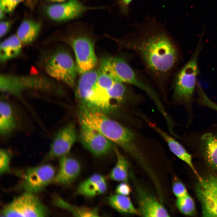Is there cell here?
I'll list each match as a JSON object with an SVG mask.
<instances>
[{
	"label": "cell",
	"mask_w": 217,
	"mask_h": 217,
	"mask_svg": "<svg viewBox=\"0 0 217 217\" xmlns=\"http://www.w3.org/2000/svg\"><path fill=\"white\" fill-rule=\"evenodd\" d=\"M48 1L52 2H65L67 0H47Z\"/></svg>",
	"instance_id": "obj_33"
},
{
	"label": "cell",
	"mask_w": 217,
	"mask_h": 217,
	"mask_svg": "<svg viewBox=\"0 0 217 217\" xmlns=\"http://www.w3.org/2000/svg\"><path fill=\"white\" fill-rule=\"evenodd\" d=\"M149 125L158 133L167 143L171 152L180 159L186 163L191 168L197 177V173L192 162V157L184 147L170 135L159 128L155 124L148 122Z\"/></svg>",
	"instance_id": "obj_17"
},
{
	"label": "cell",
	"mask_w": 217,
	"mask_h": 217,
	"mask_svg": "<svg viewBox=\"0 0 217 217\" xmlns=\"http://www.w3.org/2000/svg\"><path fill=\"white\" fill-rule=\"evenodd\" d=\"M115 151L117 162L109 174V178L115 181L127 182L128 169L127 161L117 149H115Z\"/></svg>",
	"instance_id": "obj_22"
},
{
	"label": "cell",
	"mask_w": 217,
	"mask_h": 217,
	"mask_svg": "<svg viewBox=\"0 0 217 217\" xmlns=\"http://www.w3.org/2000/svg\"><path fill=\"white\" fill-rule=\"evenodd\" d=\"M11 22L8 21H2L0 24V37H3L9 31L11 26Z\"/></svg>",
	"instance_id": "obj_30"
},
{
	"label": "cell",
	"mask_w": 217,
	"mask_h": 217,
	"mask_svg": "<svg viewBox=\"0 0 217 217\" xmlns=\"http://www.w3.org/2000/svg\"><path fill=\"white\" fill-rule=\"evenodd\" d=\"M119 42L121 48L139 56L154 82L164 91L180 57L178 46L172 38L165 31H153Z\"/></svg>",
	"instance_id": "obj_1"
},
{
	"label": "cell",
	"mask_w": 217,
	"mask_h": 217,
	"mask_svg": "<svg viewBox=\"0 0 217 217\" xmlns=\"http://www.w3.org/2000/svg\"><path fill=\"white\" fill-rule=\"evenodd\" d=\"M46 208L33 193L26 192L15 198L2 212L5 217H44Z\"/></svg>",
	"instance_id": "obj_6"
},
{
	"label": "cell",
	"mask_w": 217,
	"mask_h": 217,
	"mask_svg": "<svg viewBox=\"0 0 217 217\" xmlns=\"http://www.w3.org/2000/svg\"><path fill=\"white\" fill-rule=\"evenodd\" d=\"M67 42L75 54L78 73L80 75L94 68L98 61L93 40L85 35L70 37Z\"/></svg>",
	"instance_id": "obj_7"
},
{
	"label": "cell",
	"mask_w": 217,
	"mask_h": 217,
	"mask_svg": "<svg viewBox=\"0 0 217 217\" xmlns=\"http://www.w3.org/2000/svg\"><path fill=\"white\" fill-rule=\"evenodd\" d=\"M79 108L80 122L96 129L133 157L140 154V142L132 130L110 118L102 112L80 105Z\"/></svg>",
	"instance_id": "obj_2"
},
{
	"label": "cell",
	"mask_w": 217,
	"mask_h": 217,
	"mask_svg": "<svg viewBox=\"0 0 217 217\" xmlns=\"http://www.w3.org/2000/svg\"><path fill=\"white\" fill-rule=\"evenodd\" d=\"M195 193L203 216L217 217V175L198 178Z\"/></svg>",
	"instance_id": "obj_8"
},
{
	"label": "cell",
	"mask_w": 217,
	"mask_h": 217,
	"mask_svg": "<svg viewBox=\"0 0 217 217\" xmlns=\"http://www.w3.org/2000/svg\"><path fill=\"white\" fill-rule=\"evenodd\" d=\"M40 28V24L39 23L25 20L22 22L19 27L17 36L22 44H29L36 39Z\"/></svg>",
	"instance_id": "obj_20"
},
{
	"label": "cell",
	"mask_w": 217,
	"mask_h": 217,
	"mask_svg": "<svg viewBox=\"0 0 217 217\" xmlns=\"http://www.w3.org/2000/svg\"><path fill=\"white\" fill-rule=\"evenodd\" d=\"M5 13L3 10L0 9V18L2 20L5 17Z\"/></svg>",
	"instance_id": "obj_32"
},
{
	"label": "cell",
	"mask_w": 217,
	"mask_h": 217,
	"mask_svg": "<svg viewBox=\"0 0 217 217\" xmlns=\"http://www.w3.org/2000/svg\"><path fill=\"white\" fill-rule=\"evenodd\" d=\"M55 203L58 206L69 211L75 216L80 217H97L99 216L96 208L76 206L66 202L61 198L55 197Z\"/></svg>",
	"instance_id": "obj_23"
},
{
	"label": "cell",
	"mask_w": 217,
	"mask_h": 217,
	"mask_svg": "<svg viewBox=\"0 0 217 217\" xmlns=\"http://www.w3.org/2000/svg\"><path fill=\"white\" fill-rule=\"evenodd\" d=\"M80 137L84 146L96 156L105 154L110 151L112 142L100 132L81 122H80Z\"/></svg>",
	"instance_id": "obj_10"
},
{
	"label": "cell",
	"mask_w": 217,
	"mask_h": 217,
	"mask_svg": "<svg viewBox=\"0 0 217 217\" xmlns=\"http://www.w3.org/2000/svg\"><path fill=\"white\" fill-rule=\"evenodd\" d=\"M81 166L76 159L66 155L60 157L59 168L53 181L57 184L66 185L74 181L79 176Z\"/></svg>",
	"instance_id": "obj_15"
},
{
	"label": "cell",
	"mask_w": 217,
	"mask_h": 217,
	"mask_svg": "<svg viewBox=\"0 0 217 217\" xmlns=\"http://www.w3.org/2000/svg\"><path fill=\"white\" fill-rule=\"evenodd\" d=\"M77 137L74 124L70 122L67 124L56 134L46 159L51 160L66 155L74 145Z\"/></svg>",
	"instance_id": "obj_11"
},
{
	"label": "cell",
	"mask_w": 217,
	"mask_h": 217,
	"mask_svg": "<svg viewBox=\"0 0 217 217\" xmlns=\"http://www.w3.org/2000/svg\"><path fill=\"white\" fill-rule=\"evenodd\" d=\"M23 0H0V9L3 10L5 13H11Z\"/></svg>",
	"instance_id": "obj_27"
},
{
	"label": "cell",
	"mask_w": 217,
	"mask_h": 217,
	"mask_svg": "<svg viewBox=\"0 0 217 217\" xmlns=\"http://www.w3.org/2000/svg\"><path fill=\"white\" fill-rule=\"evenodd\" d=\"M55 174L54 168L48 164L29 168L23 176V188L32 193L39 192L53 181Z\"/></svg>",
	"instance_id": "obj_9"
},
{
	"label": "cell",
	"mask_w": 217,
	"mask_h": 217,
	"mask_svg": "<svg viewBox=\"0 0 217 217\" xmlns=\"http://www.w3.org/2000/svg\"><path fill=\"white\" fill-rule=\"evenodd\" d=\"M22 43L17 35H13L2 41L0 46V60L5 62L19 55Z\"/></svg>",
	"instance_id": "obj_19"
},
{
	"label": "cell",
	"mask_w": 217,
	"mask_h": 217,
	"mask_svg": "<svg viewBox=\"0 0 217 217\" xmlns=\"http://www.w3.org/2000/svg\"><path fill=\"white\" fill-rule=\"evenodd\" d=\"M108 200L111 206L119 212L139 214L138 210L135 208L127 196L118 193L110 196Z\"/></svg>",
	"instance_id": "obj_21"
},
{
	"label": "cell",
	"mask_w": 217,
	"mask_h": 217,
	"mask_svg": "<svg viewBox=\"0 0 217 217\" xmlns=\"http://www.w3.org/2000/svg\"><path fill=\"white\" fill-rule=\"evenodd\" d=\"M176 205L178 210L184 215L191 216L195 214L194 202L188 194L184 197L177 198Z\"/></svg>",
	"instance_id": "obj_24"
},
{
	"label": "cell",
	"mask_w": 217,
	"mask_h": 217,
	"mask_svg": "<svg viewBox=\"0 0 217 217\" xmlns=\"http://www.w3.org/2000/svg\"><path fill=\"white\" fill-rule=\"evenodd\" d=\"M172 190L177 198L184 197L188 194L185 186L179 181H176L173 184Z\"/></svg>",
	"instance_id": "obj_28"
},
{
	"label": "cell",
	"mask_w": 217,
	"mask_h": 217,
	"mask_svg": "<svg viewBox=\"0 0 217 217\" xmlns=\"http://www.w3.org/2000/svg\"><path fill=\"white\" fill-rule=\"evenodd\" d=\"M107 189L105 178L95 174L80 183L78 186L77 193L87 197H93L105 193Z\"/></svg>",
	"instance_id": "obj_16"
},
{
	"label": "cell",
	"mask_w": 217,
	"mask_h": 217,
	"mask_svg": "<svg viewBox=\"0 0 217 217\" xmlns=\"http://www.w3.org/2000/svg\"><path fill=\"white\" fill-rule=\"evenodd\" d=\"M44 68L51 77L70 88L74 87L77 70L76 63L67 51L60 48L55 50L46 59Z\"/></svg>",
	"instance_id": "obj_5"
},
{
	"label": "cell",
	"mask_w": 217,
	"mask_h": 217,
	"mask_svg": "<svg viewBox=\"0 0 217 217\" xmlns=\"http://www.w3.org/2000/svg\"><path fill=\"white\" fill-rule=\"evenodd\" d=\"M202 34L189 61L176 74L174 81L173 97L177 101L188 107L191 106L197 77L199 71L198 60L202 47Z\"/></svg>",
	"instance_id": "obj_3"
},
{
	"label": "cell",
	"mask_w": 217,
	"mask_h": 217,
	"mask_svg": "<svg viewBox=\"0 0 217 217\" xmlns=\"http://www.w3.org/2000/svg\"><path fill=\"white\" fill-rule=\"evenodd\" d=\"M89 9L77 0H70L49 6L46 12L54 20L64 21L77 18Z\"/></svg>",
	"instance_id": "obj_12"
},
{
	"label": "cell",
	"mask_w": 217,
	"mask_h": 217,
	"mask_svg": "<svg viewBox=\"0 0 217 217\" xmlns=\"http://www.w3.org/2000/svg\"><path fill=\"white\" fill-rule=\"evenodd\" d=\"M16 123L13 109L10 105L4 101L0 104V133L5 137L10 135L15 129Z\"/></svg>",
	"instance_id": "obj_18"
},
{
	"label": "cell",
	"mask_w": 217,
	"mask_h": 217,
	"mask_svg": "<svg viewBox=\"0 0 217 217\" xmlns=\"http://www.w3.org/2000/svg\"><path fill=\"white\" fill-rule=\"evenodd\" d=\"M203 134L198 141L200 155L212 170L217 171V129Z\"/></svg>",
	"instance_id": "obj_14"
},
{
	"label": "cell",
	"mask_w": 217,
	"mask_h": 217,
	"mask_svg": "<svg viewBox=\"0 0 217 217\" xmlns=\"http://www.w3.org/2000/svg\"><path fill=\"white\" fill-rule=\"evenodd\" d=\"M130 186L126 182H122L116 187V191L117 193L125 196L128 195L131 192Z\"/></svg>",
	"instance_id": "obj_29"
},
{
	"label": "cell",
	"mask_w": 217,
	"mask_h": 217,
	"mask_svg": "<svg viewBox=\"0 0 217 217\" xmlns=\"http://www.w3.org/2000/svg\"><path fill=\"white\" fill-rule=\"evenodd\" d=\"M52 80L37 74L16 75L2 74L0 76V89L23 100L22 94L26 91L34 90L43 92L55 90L57 87Z\"/></svg>",
	"instance_id": "obj_4"
},
{
	"label": "cell",
	"mask_w": 217,
	"mask_h": 217,
	"mask_svg": "<svg viewBox=\"0 0 217 217\" xmlns=\"http://www.w3.org/2000/svg\"><path fill=\"white\" fill-rule=\"evenodd\" d=\"M133 0H120V3L123 10L126 11L128 9L129 5Z\"/></svg>",
	"instance_id": "obj_31"
},
{
	"label": "cell",
	"mask_w": 217,
	"mask_h": 217,
	"mask_svg": "<svg viewBox=\"0 0 217 217\" xmlns=\"http://www.w3.org/2000/svg\"><path fill=\"white\" fill-rule=\"evenodd\" d=\"M136 191L139 215L145 217L169 216L164 206L138 185L136 186Z\"/></svg>",
	"instance_id": "obj_13"
},
{
	"label": "cell",
	"mask_w": 217,
	"mask_h": 217,
	"mask_svg": "<svg viewBox=\"0 0 217 217\" xmlns=\"http://www.w3.org/2000/svg\"><path fill=\"white\" fill-rule=\"evenodd\" d=\"M196 89L198 94V101L200 103L217 112V104L209 98L198 82L197 84Z\"/></svg>",
	"instance_id": "obj_26"
},
{
	"label": "cell",
	"mask_w": 217,
	"mask_h": 217,
	"mask_svg": "<svg viewBox=\"0 0 217 217\" xmlns=\"http://www.w3.org/2000/svg\"><path fill=\"white\" fill-rule=\"evenodd\" d=\"M11 154L9 152L2 149L0 152V174H3L10 171V163Z\"/></svg>",
	"instance_id": "obj_25"
}]
</instances>
